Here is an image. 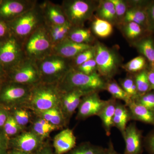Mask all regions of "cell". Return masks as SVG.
<instances>
[{"label": "cell", "mask_w": 154, "mask_h": 154, "mask_svg": "<svg viewBox=\"0 0 154 154\" xmlns=\"http://www.w3.org/2000/svg\"><path fill=\"white\" fill-rule=\"evenodd\" d=\"M106 81L97 72L88 75L72 68L57 84L61 92L79 91L89 94L105 90Z\"/></svg>", "instance_id": "cell-1"}, {"label": "cell", "mask_w": 154, "mask_h": 154, "mask_svg": "<svg viewBox=\"0 0 154 154\" xmlns=\"http://www.w3.org/2000/svg\"><path fill=\"white\" fill-rule=\"evenodd\" d=\"M62 94L57 84L41 82L32 86L29 100L24 107L35 112L60 106Z\"/></svg>", "instance_id": "cell-2"}, {"label": "cell", "mask_w": 154, "mask_h": 154, "mask_svg": "<svg viewBox=\"0 0 154 154\" xmlns=\"http://www.w3.org/2000/svg\"><path fill=\"white\" fill-rule=\"evenodd\" d=\"M6 23L11 35L21 44L36 29L45 25L42 11L38 2L32 9Z\"/></svg>", "instance_id": "cell-3"}, {"label": "cell", "mask_w": 154, "mask_h": 154, "mask_svg": "<svg viewBox=\"0 0 154 154\" xmlns=\"http://www.w3.org/2000/svg\"><path fill=\"white\" fill-rule=\"evenodd\" d=\"M22 44L25 57L35 61L53 54L54 45L45 24L36 29Z\"/></svg>", "instance_id": "cell-4"}, {"label": "cell", "mask_w": 154, "mask_h": 154, "mask_svg": "<svg viewBox=\"0 0 154 154\" xmlns=\"http://www.w3.org/2000/svg\"><path fill=\"white\" fill-rule=\"evenodd\" d=\"M41 82L58 84L72 68L71 59L52 54L36 61Z\"/></svg>", "instance_id": "cell-5"}, {"label": "cell", "mask_w": 154, "mask_h": 154, "mask_svg": "<svg viewBox=\"0 0 154 154\" xmlns=\"http://www.w3.org/2000/svg\"><path fill=\"white\" fill-rule=\"evenodd\" d=\"M97 73L105 81L112 80L117 73L121 59L116 50L97 42L94 45Z\"/></svg>", "instance_id": "cell-6"}, {"label": "cell", "mask_w": 154, "mask_h": 154, "mask_svg": "<svg viewBox=\"0 0 154 154\" xmlns=\"http://www.w3.org/2000/svg\"><path fill=\"white\" fill-rule=\"evenodd\" d=\"M61 6L72 27H84L86 22L93 19L97 5L89 0H65Z\"/></svg>", "instance_id": "cell-7"}, {"label": "cell", "mask_w": 154, "mask_h": 154, "mask_svg": "<svg viewBox=\"0 0 154 154\" xmlns=\"http://www.w3.org/2000/svg\"><path fill=\"white\" fill-rule=\"evenodd\" d=\"M32 86L7 81L0 89V105L9 110L24 107L30 97Z\"/></svg>", "instance_id": "cell-8"}, {"label": "cell", "mask_w": 154, "mask_h": 154, "mask_svg": "<svg viewBox=\"0 0 154 154\" xmlns=\"http://www.w3.org/2000/svg\"><path fill=\"white\" fill-rule=\"evenodd\" d=\"M7 72L9 82L29 86L41 82L36 62L26 57Z\"/></svg>", "instance_id": "cell-9"}, {"label": "cell", "mask_w": 154, "mask_h": 154, "mask_svg": "<svg viewBox=\"0 0 154 154\" xmlns=\"http://www.w3.org/2000/svg\"><path fill=\"white\" fill-rule=\"evenodd\" d=\"M25 57L22 44L11 36L0 43V62L6 71L15 66Z\"/></svg>", "instance_id": "cell-10"}, {"label": "cell", "mask_w": 154, "mask_h": 154, "mask_svg": "<svg viewBox=\"0 0 154 154\" xmlns=\"http://www.w3.org/2000/svg\"><path fill=\"white\" fill-rule=\"evenodd\" d=\"M45 140L30 130L24 131L9 139V149H15L30 154L36 152L44 144Z\"/></svg>", "instance_id": "cell-11"}, {"label": "cell", "mask_w": 154, "mask_h": 154, "mask_svg": "<svg viewBox=\"0 0 154 154\" xmlns=\"http://www.w3.org/2000/svg\"><path fill=\"white\" fill-rule=\"evenodd\" d=\"M37 2L36 0H3L0 5V20L10 22L32 9Z\"/></svg>", "instance_id": "cell-12"}, {"label": "cell", "mask_w": 154, "mask_h": 154, "mask_svg": "<svg viewBox=\"0 0 154 154\" xmlns=\"http://www.w3.org/2000/svg\"><path fill=\"white\" fill-rule=\"evenodd\" d=\"M99 92L89 93L82 98L78 108L77 119L83 120L98 115L106 102L101 99Z\"/></svg>", "instance_id": "cell-13"}, {"label": "cell", "mask_w": 154, "mask_h": 154, "mask_svg": "<svg viewBox=\"0 0 154 154\" xmlns=\"http://www.w3.org/2000/svg\"><path fill=\"white\" fill-rule=\"evenodd\" d=\"M122 136L125 143L123 154L142 153L144 146L142 132L135 123L128 125Z\"/></svg>", "instance_id": "cell-14"}, {"label": "cell", "mask_w": 154, "mask_h": 154, "mask_svg": "<svg viewBox=\"0 0 154 154\" xmlns=\"http://www.w3.org/2000/svg\"><path fill=\"white\" fill-rule=\"evenodd\" d=\"M39 4L45 25H63L67 22L61 5L49 1H45Z\"/></svg>", "instance_id": "cell-15"}, {"label": "cell", "mask_w": 154, "mask_h": 154, "mask_svg": "<svg viewBox=\"0 0 154 154\" xmlns=\"http://www.w3.org/2000/svg\"><path fill=\"white\" fill-rule=\"evenodd\" d=\"M88 94L79 91L62 93L60 106L68 123L79 107L82 98Z\"/></svg>", "instance_id": "cell-16"}, {"label": "cell", "mask_w": 154, "mask_h": 154, "mask_svg": "<svg viewBox=\"0 0 154 154\" xmlns=\"http://www.w3.org/2000/svg\"><path fill=\"white\" fill-rule=\"evenodd\" d=\"M92 47L91 44H79L66 38L54 46L53 54L72 59L80 53Z\"/></svg>", "instance_id": "cell-17"}, {"label": "cell", "mask_w": 154, "mask_h": 154, "mask_svg": "<svg viewBox=\"0 0 154 154\" xmlns=\"http://www.w3.org/2000/svg\"><path fill=\"white\" fill-rule=\"evenodd\" d=\"M76 146V137L72 130L67 128L56 135L53 142L55 154H65Z\"/></svg>", "instance_id": "cell-18"}, {"label": "cell", "mask_w": 154, "mask_h": 154, "mask_svg": "<svg viewBox=\"0 0 154 154\" xmlns=\"http://www.w3.org/2000/svg\"><path fill=\"white\" fill-rule=\"evenodd\" d=\"M131 120L138 121L154 126V112L132 100L127 105Z\"/></svg>", "instance_id": "cell-19"}, {"label": "cell", "mask_w": 154, "mask_h": 154, "mask_svg": "<svg viewBox=\"0 0 154 154\" xmlns=\"http://www.w3.org/2000/svg\"><path fill=\"white\" fill-rule=\"evenodd\" d=\"M117 100L111 98L106 100L105 105L97 116L102 121L106 134L109 136L113 127V118Z\"/></svg>", "instance_id": "cell-20"}, {"label": "cell", "mask_w": 154, "mask_h": 154, "mask_svg": "<svg viewBox=\"0 0 154 154\" xmlns=\"http://www.w3.org/2000/svg\"><path fill=\"white\" fill-rule=\"evenodd\" d=\"M33 114L44 119L59 128H63L68 124L65 118L60 106H58L48 110L33 112Z\"/></svg>", "instance_id": "cell-21"}, {"label": "cell", "mask_w": 154, "mask_h": 154, "mask_svg": "<svg viewBox=\"0 0 154 154\" xmlns=\"http://www.w3.org/2000/svg\"><path fill=\"white\" fill-rule=\"evenodd\" d=\"M34 115V117H32L30 122L31 126L30 130L43 140H45L49 137L51 133L53 131L60 129L58 127L51 124L44 119L38 117L35 114Z\"/></svg>", "instance_id": "cell-22"}, {"label": "cell", "mask_w": 154, "mask_h": 154, "mask_svg": "<svg viewBox=\"0 0 154 154\" xmlns=\"http://www.w3.org/2000/svg\"><path fill=\"white\" fill-rule=\"evenodd\" d=\"M131 120L130 114L127 106L117 101L113 120V127L117 128L122 135L128 123Z\"/></svg>", "instance_id": "cell-23"}, {"label": "cell", "mask_w": 154, "mask_h": 154, "mask_svg": "<svg viewBox=\"0 0 154 154\" xmlns=\"http://www.w3.org/2000/svg\"><path fill=\"white\" fill-rule=\"evenodd\" d=\"M96 11V17L98 18L107 21L112 25L117 22L115 8L110 0L99 2Z\"/></svg>", "instance_id": "cell-24"}, {"label": "cell", "mask_w": 154, "mask_h": 154, "mask_svg": "<svg viewBox=\"0 0 154 154\" xmlns=\"http://www.w3.org/2000/svg\"><path fill=\"white\" fill-rule=\"evenodd\" d=\"M45 25L54 46L67 38L70 30L72 28L68 21L63 25Z\"/></svg>", "instance_id": "cell-25"}, {"label": "cell", "mask_w": 154, "mask_h": 154, "mask_svg": "<svg viewBox=\"0 0 154 154\" xmlns=\"http://www.w3.org/2000/svg\"><path fill=\"white\" fill-rule=\"evenodd\" d=\"M67 38L79 44H90L94 40L91 30L84 27H72Z\"/></svg>", "instance_id": "cell-26"}, {"label": "cell", "mask_w": 154, "mask_h": 154, "mask_svg": "<svg viewBox=\"0 0 154 154\" xmlns=\"http://www.w3.org/2000/svg\"><path fill=\"white\" fill-rule=\"evenodd\" d=\"M92 22V30L94 34L102 38H107L113 33V25L110 22L94 16Z\"/></svg>", "instance_id": "cell-27"}, {"label": "cell", "mask_w": 154, "mask_h": 154, "mask_svg": "<svg viewBox=\"0 0 154 154\" xmlns=\"http://www.w3.org/2000/svg\"><path fill=\"white\" fill-rule=\"evenodd\" d=\"M105 90L111 94L113 99L123 101L126 106L132 101L121 86L113 80L106 81Z\"/></svg>", "instance_id": "cell-28"}, {"label": "cell", "mask_w": 154, "mask_h": 154, "mask_svg": "<svg viewBox=\"0 0 154 154\" xmlns=\"http://www.w3.org/2000/svg\"><path fill=\"white\" fill-rule=\"evenodd\" d=\"M135 46L138 51L149 61L151 67H154V42L152 38H146L137 42Z\"/></svg>", "instance_id": "cell-29"}, {"label": "cell", "mask_w": 154, "mask_h": 154, "mask_svg": "<svg viewBox=\"0 0 154 154\" xmlns=\"http://www.w3.org/2000/svg\"><path fill=\"white\" fill-rule=\"evenodd\" d=\"M9 111L19 126L24 130L31 122L33 117L32 111L31 112L28 108L24 107H16Z\"/></svg>", "instance_id": "cell-30"}, {"label": "cell", "mask_w": 154, "mask_h": 154, "mask_svg": "<svg viewBox=\"0 0 154 154\" xmlns=\"http://www.w3.org/2000/svg\"><path fill=\"white\" fill-rule=\"evenodd\" d=\"M133 22L142 27H147V17L145 11L133 7L128 9L122 22Z\"/></svg>", "instance_id": "cell-31"}, {"label": "cell", "mask_w": 154, "mask_h": 154, "mask_svg": "<svg viewBox=\"0 0 154 154\" xmlns=\"http://www.w3.org/2000/svg\"><path fill=\"white\" fill-rule=\"evenodd\" d=\"M134 79L137 88L138 96L143 95L151 91L147 71L143 70L137 73Z\"/></svg>", "instance_id": "cell-32"}, {"label": "cell", "mask_w": 154, "mask_h": 154, "mask_svg": "<svg viewBox=\"0 0 154 154\" xmlns=\"http://www.w3.org/2000/svg\"><path fill=\"white\" fill-rule=\"evenodd\" d=\"M122 31L124 36L128 40H134L138 38L142 33V27L133 22H124Z\"/></svg>", "instance_id": "cell-33"}, {"label": "cell", "mask_w": 154, "mask_h": 154, "mask_svg": "<svg viewBox=\"0 0 154 154\" xmlns=\"http://www.w3.org/2000/svg\"><path fill=\"white\" fill-rule=\"evenodd\" d=\"M3 129L9 139L16 136L25 130L19 126L10 113Z\"/></svg>", "instance_id": "cell-34"}, {"label": "cell", "mask_w": 154, "mask_h": 154, "mask_svg": "<svg viewBox=\"0 0 154 154\" xmlns=\"http://www.w3.org/2000/svg\"><path fill=\"white\" fill-rule=\"evenodd\" d=\"M146 64L145 58L142 56H139L122 66V68L130 73H138L143 70Z\"/></svg>", "instance_id": "cell-35"}, {"label": "cell", "mask_w": 154, "mask_h": 154, "mask_svg": "<svg viewBox=\"0 0 154 154\" xmlns=\"http://www.w3.org/2000/svg\"><path fill=\"white\" fill-rule=\"evenodd\" d=\"M95 54V51L94 46L80 53L75 57L71 59L72 67L73 68H75L84 63L94 59Z\"/></svg>", "instance_id": "cell-36"}, {"label": "cell", "mask_w": 154, "mask_h": 154, "mask_svg": "<svg viewBox=\"0 0 154 154\" xmlns=\"http://www.w3.org/2000/svg\"><path fill=\"white\" fill-rule=\"evenodd\" d=\"M120 86L132 100H134L138 96L134 78L129 77L125 78L121 81Z\"/></svg>", "instance_id": "cell-37"}, {"label": "cell", "mask_w": 154, "mask_h": 154, "mask_svg": "<svg viewBox=\"0 0 154 154\" xmlns=\"http://www.w3.org/2000/svg\"><path fill=\"white\" fill-rule=\"evenodd\" d=\"M99 147L89 142L83 143L65 154H96Z\"/></svg>", "instance_id": "cell-38"}, {"label": "cell", "mask_w": 154, "mask_h": 154, "mask_svg": "<svg viewBox=\"0 0 154 154\" xmlns=\"http://www.w3.org/2000/svg\"><path fill=\"white\" fill-rule=\"evenodd\" d=\"M134 101L154 112V92H149L138 96Z\"/></svg>", "instance_id": "cell-39"}, {"label": "cell", "mask_w": 154, "mask_h": 154, "mask_svg": "<svg viewBox=\"0 0 154 154\" xmlns=\"http://www.w3.org/2000/svg\"><path fill=\"white\" fill-rule=\"evenodd\" d=\"M110 1L114 5L117 21L122 22L128 9L127 3L122 0H110Z\"/></svg>", "instance_id": "cell-40"}, {"label": "cell", "mask_w": 154, "mask_h": 154, "mask_svg": "<svg viewBox=\"0 0 154 154\" xmlns=\"http://www.w3.org/2000/svg\"><path fill=\"white\" fill-rule=\"evenodd\" d=\"M74 69L86 75H90L97 72L95 59L90 60Z\"/></svg>", "instance_id": "cell-41"}, {"label": "cell", "mask_w": 154, "mask_h": 154, "mask_svg": "<svg viewBox=\"0 0 154 154\" xmlns=\"http://www.w3.org/2000/svg\"><path fill=\"white\" fill-rule=\"evenodd\" d=\"M145 12L147 17V27L149 30L154 31V3L147 7Z\"/></svg>", "instance_id": "cell-42"}, {"label": "cell", "mask_w": 154, "mask_h": 154, "mask_svg": "<svg viewBox=\"0 0 154 154\" xmlns=\"http://www.w3.org/2000/svg\"><path fill=\"white\" fill-rule=\"evenodd\" d=\"M143 146L149 154H154V129L144 140Z\"/></svg>", "instance_id": "cell-43"}, {"label": "cell", "mask_w": 154, "mask_h": 154, "mask_svg": "<svg viewBox=\"0 0 154 154\" xmlns=\"http://www.w3.org/2000/svg\"><path fill=\"white\" fill-rule=\"evenodd\" d=\"M9 138L4 132L3 128H0V154H6L9 150Z\"/></svg>", "instance_id": "cell-44"}, {"label": "cell", "mask_w": 154, "mask_h": 154, "mask_svg": "<svg viewBox=\"0 0 154 154\" xmlns=\"http://www.w3.org/2000/svg\"><path fill=\"white\" fill-rule=\"evenodd\" d=\"M11 36L8 24L0 20V43L5 41Z\"/></svg>", "instance_id": "cell-45"}, {"label": "cell", "mask_w": 154, "mask_h": 154, "mask_svg": "<svg viewBox=\"0 0 154 154\" xmlns=\"http://www.w3.org/2000/svg\"><path fill=\"white\" fill-rule=\"evenodd\" d=\"M33 154H55L53 148L48 142H45L44 144L39 149Z\"/></svg>", "instance_id": "cell-46"}, {"label": "cell", "mask_w": 154, "mask_h": 154, "mask_svg": "<svg viewBox=\"0 0 154 154\" xmlns=\"http://www.w3.org/2000/svg\"><path fill=\"white\" fill-rule=\"evenodd\" d=\"M9 114V110L0 105V128H3Z\"/></svg>", "instance_id": "cell-47"}, {"label": "cell", "mask_w": 154, "mask_h": 154, "mask_svg": "<svg viewBox=\"0 0 154 154\" xmlns=\"http://www.w3.org/2000/svg\"><path fill=\"white\" fill-rule=\"evenodd\" d=\"M8 81L7 72L2 64L0 62V83L3 84Z\"/></svg>", "instance_id": "cell-48"}, {"label": "cell", "mask_w": 154, "mask_h": 154, "mask_svg": "<svg viewBox=\"0 0 154 154\" xmlns=\"http://www.w3.org/2000/svg\"><path fill=\"white\" fill-rule=\"evenodd\" d=\"M147 75L150 85L151 90L154 91V67L151 68L150 69L147 71Z\"/></svg>", "instance_id": "cell-49"}, {"label": "cell", "mask_w": 154, "mask_h": 154, "mask_svg": "<svg viewBox=\"0 0 154 154\" xmlns=\"http://www.w3.org/2000/svg\"><path fill=\"white\" fill-rule=\"evenodd\" d=\"M107 149H108V154H119L115 150L113 143L111 141L109 142Z\"/></svg>", "instance_id": "cell-50"}, {"label": "cell", "mask_w": 154, "mask_h": 154, "mask_svg": "<svg viewBox=\"0 0 154 154\" xmlns=\"http://www.w3.org/2000/svg\"><path fill=\"white\" fill-rule=\"evenodd\" d=\"M6 154H30L15 149H9L8 151L7 152Z\"/></svg>", "instance_id": "cell-51"}, {"label": "cell", "mask_w": 154, "mask_h": 154, "mask_svg": "<svg viewBox=\"0 0 154 154\" xmlns=\"http://www.w3.org/2000/svg\"><path fill=\"white\" fill-rule=\"evenodd\" d=\"M96 154H108V149L100 147Z\"/></svg>", "instance_id": "cell-52"}, {"label": "cell", "mask_w": 154, "mask_h": 154, "mask_svg": "<svg viewBox=\"0 0 154 154\" xmlns=\"http://www.w3.org/2000/svg\"><path fill=\"white\" fill-rule=\"evenodd\" d=\"M3 84H2V83H0V89H1V87H2V85Z\"/></svg>", "instance_id": "cell-53"}, {"label": "cell", "mask_w": 154, "mask_h": 154, "mask_svg": "<svg viewBox=\"0 0 154 154\" xmlns=\"http://www.w3.org/2000/svg\"><path fill=\"white\" fill-rule=\"evenodd\" d=\"M3 0H0V5H1V3L2 2Z\"/></svg>", "instance_id": "cell-54"}]
</instances>
